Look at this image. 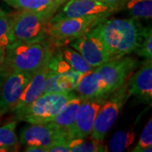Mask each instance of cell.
I'll list each match as a JSON object with an SVG mask.
<instances>
[{"label": "cell", "mask_w": 152, "mask_h": 152, "mask_svg": "<svg viewBox=\"0 0 152 152\" xmlns=\"http://www.w3.org/2000/svg\"><path fill=\"white\" fill-rule=\"evenodd\" d=\"M145 27L132 19H104L91 30L108 53L111 59L130 54L138 49Z\"/></svg>", "instance_id": "obj_1"}, {"label": "cell", "mask_w": 152, "mask_h": 152, "mask_svg": "<svg viewBox=\"0 0 152 152\" xmlns=\"http://www.w3.org/2000/svg\"><path fill=\"white\" fill-rule=\"evenodd\" d=\"M54 52L46 41L12 42L5 48L4 64L10 72L20 71L34 74L44 65Z\"/></svg>", "instance_id": "obj_2"}, {"label": "cell", "mask_w": 152, "mask_h": 152, "mask_svg": "<svg viewBox=\"0 0 152 152\" xmlns=\"http://www.w3.org/2000/svg\"><path fill=\"white\" fill-rule=\"evenodd\" d=\"M56 11L57 10H20L13 15L10 33V43L33 42L45 40L48 37L50 20Z\"/></svg>", "instance_id": "obj_3"}, {"label": "cell", "mask_w": 152, "mask_h": 152, "mask_svg": "<svg viewBox=\"0 0 152 152\" xmlns=\"http://www.w3.org/2000/svg\"><path fill=\"white\" fill-rule=\"evenodd\" d=\"M75 96L72 91L43 93L26 108L15 114V118L29 124L49 123L62 107Z\"/></svg>", "instance_id": "obj_4"}, {"label": "cell", "mask_w": 152, "mask_h": 152, "mask_svg": "<svg viewBox=\"0 0 152 152\" xmlns=\"http://www.w3.org/2000/svg\"><path fill=\"white\" fill-rule=\"evenodd\" d=\"M130 96L127 82L109 95L98 111L92 131L90 134L91 139L103 141Z\"/></svg>", "instance_id": "obj_5"}, {"label": "cell", "mask_w": 152, "mask_h": 152, "mask_svg": "<svg viewBox=\"0 0 152 152\" xmlns=\"http://www.w3.org/2000/svg\"><path fill=\"white\" fill-rule=\"evenodd\" d=\"M102 20L104 18L89 16L69 18L50 23L48 29V37L53 46L64 47L87 34Z\"/></svg>", "instance_id": "obj_6"}, {"label": "cell", "mask_w": 152, "mask_h": 152, "mask_svg": "<svg viewBox=\"0 0 152 152\" xmlns=\"http://www.w3.org/2000/svg\"><path fill=\"white\" fill-rule=\"evenodd\" d=\"M115 12H117L116 10L99 0H69L55 15H53L49 24L69 18L96 16L105 19Z\"/></svg>", "instance_id": "obj_7"}, {"label": "cell", "mask_w": 152, "mask_h": 152, "mask_svg": "<svg viewBox=\"0 0 152 152\" xmlns=\"http://www.w3.org/2000/svg\"><path fill=\"white\" fill-rule=\"evenodd\" d=\"M137 59L133 57H122L107 61L95 69L110 92H113L128 81L129 75L137 65Z\"/></svg>", "instance_id": "obj_8"}, {"label": "cell", "mask_w": 152, "mask_h": 152, "mask_svg": "<svg viewBox=\"0 0 152 152\" xmlns=\"http://www.w3.org/2000/svg\"><path fill=\"white\" fill-rule=\"evenodd\" d=\"M109 95L110 94L97 97L82 99L76 114L75 123L69 131V135L71 139H86L91 134L98 111L106 102Z\"/></svg>", "instance_id": "obj_9"}, {"label": "cell", "mask_w": 152, "mask_h": 152, "mask_svg": "<svg viewBox=\"0 0 152 152\" xmlns=\"http://www.w3.org/2000/svg\"><path fill=\"white\" fill-rule=\"evenodd\" d=\"M71 139L68 133L61 130L50 122L31 124L24 128L20 134V142L23 145H37L47 149L58 142Z\"/></svg>", "instance_id": "obj_10"}, {"label": "cell", "mask_w": 152, "mask_h": 152, "mask_svg": "<svg viewBox=\"0 0 152 152\" xmlns=\"http://www.w3.org/2000/svg\"><path fill=\"white\" fill-rule=\"evenodd\" d=\"M33 74L12 71L0 88V117L12 112Z\"/></svg>", "instance_id": "obj_11"}, {"label": "cell", "mask_w": 152, "mask_h": 152, "mask_svg": "<svg viewBox=\"0 0 152 152\" xmlns=\"http://www.w3.org/2000/svg\"><path fill=\"white\" fill-rule=\"evenodd\" d=\"M69 47L76 50L94 69L111 60L102 42L91 31L72 41Z\"/></svg>", "instance_id": "obj_12"}, {"label": "cell", "mask_w": 152, "mask_h": 152, "mask_svg": "<svg viewBox=\"0 0 152 152\" xmlns=\"http://www.w3.org/2000/svg\"><path fill=\"white\" fill-rule=\"evenodd\" d=\"M128 88L131 96H134L142 102L151 104L152 101V59H145L135 74L129 78Z\"/></svg>", "instance_id": "obj_13"}, {"label": "cell", "mask_w": 152, "mask_h": 152, "mask_svg": "<svg viewBox=\"0 0 152 152\" xmlns=\"http://www.w3.org/2000/svg\"><path fill=\"white\" fill-rule=\"evenodd\" d=\"M48 61L32 75L18 102L12 110L15 114L26 108L42 94H43L46 79L48 74Z\"/></svg>", "instance_id": "obj_14"}, {"label": "cell", "mask_w": 152, "mask_h": 152, "mask_svg": "<svg viewBox=\"0 0 152 152\" xmlns=\"http://www.w3.org/2000/svg\"><path fill=\"white\" fill-rule=\"evenodd\" d=\"M75 91L82 99L97 97L112 93L95 69L82 75Z\"/></svg>", "instance_id": "obj_15"}, {"label": "cell", "mask_w": 152, "mask_h": 152, "mask_svg": "<svg viewBox=\"0 0 152 152\" xmlns=\"http://www.w3.org/2000/svg\"><path fill=\"white\" fill-rule=\"evenodd\" d=\"M81 101L82 98L79 96H75L70 99L50 123L69 134V131L75 123L76 114Z\"/></svg>", "instance_id": "obj_16"}, {"label": "cell", "mask_w": 152, "mask_h": 152, "mask_svg": "<svg viewBox=\"0 0 152 152\" xmlns=\"http://www.w3.org/2000/svg\"><path fill=\"white\" fill-rule=\"evenodd\" d=\"M18 10L45 11L58 10L61 4L58 0H4Z\"/></svg>", "instance_id": "obj_17"}, {"label": "cell", "mask_w": 152, "mask_h": 152, "mask_svg": "<svg viewBox=\"0 0 152 152\" xmlns=\"http://www.w3.org/2000/svg\"><path fill=\"white\" fill-rule=\"evenodd\" d=\"M17 122L15 120L4 124L0 127V149L4 152L17 151L19 148V141L15 129Z\"/></svg>", "instance_id": "obj_18"}, {"label": "cell", "mask_w": 152, "mask_h": 152, "mask_svg": "<svg viewBox=\"0 0 152 152\" xmlns=\"http://www.w3.org/2000/svg\"><path fill=\"white\" fill-rule=\"evenodd\" d=\"M60 52L63 58L69 64V65L77 73L80 75H85L94 69L88 64V63L81 55L71 47L64 48Z\"/></svg>", "instance_id": "obj_19"}, {"label": "cell", "mask_w": 152, "mask_h": 152, "mask_svg": "<svg viewBox=\"0 0 152 152\" xmlns=\"http://www.w3.org/2000/svg\"><path fill=\"white\" fill-rule=\"evenodd\" d=\"M135 134L133 130H119L116 132L110 140L107 145V151L113 152L124 151L134 143Z\"/></svg>", "instance_id": "obj_20"}, {"label": "cell", "mask_w": 152, "mask_h": 152, "mask_svg": "<svg viewBox=\"0 0 152 152\" xmlns=\"http://www.w3.org/2000/svg\"><path fill=\"white\" fill-rule=\"evenodd\" d=\"M125 5L132 18L135 20L151 19L152 0H128Z\"/></svg>", "instance_id": "obj_21"}, {"label": "cell", "mask_w": 152, "mask_h": 152, "mask_svg": "<svg viewBox=\"0 0 152 152\" xmlns=\"http://www.w3.org/2000/svg\"><path fill=\"white\" fill-rule=\"evenodd\" d=\"M87 141L85 139L75 138L69 141L70 152H104L107 151V149L102 141L93 140Z\"/></svg>", "instance_id": "obj_22"}, {"label": "cell", "mask_w": 152, "mask_h": 152, "mask_svg": "<svg viewBox=\"0 0 152 152\" xmlns=\"http://www.w3.org/2000/svg\"><path fill=\"white\" fill-rule=\"evenodd\" d=\"M135 52L139 56L145 59H152L151 27H145L140 44Z\"/></svg>", "instance_id": "obj_23"}, {"label": "cell", "mask_w": 152, "mask_h": 152, "mask_svg": "<svg viewBox=\"0 0 152 152\" xmlns=\"http://www.w3.org/2000/svg\"><path fill=\"white\" fill-rule=\"evenodd\" d=\"M13 15L7 13L0 15V48L5 49L10 43V33L11 22Z\"/></svg>", "instance_id": "obj_24"}, {"label": "cell", "mask_w": 152, "mask_h": 152, "mask_svg": "<svg viewBox=\"0 0 152 152\" xmlns=\"http://www.w3.org/2000/svg\"><path fill=\"white\" fill-rule=\"evenodd\" d=\"M152 145V120L151 118L149 119L146 125L145 126L142 131L140 138L138 141V144L134 148L132 151L142 152L143 149Z\"/></svg>", "instance_id": "obj_25"}, {"label": "cell", "mask_w": 152, "mask_h": 152, "mask_svg": "<svg viewBox=\"0 0 152 152\" xmlns=\"http://www.w3.org/2000/svg\"><path fill=\"white\" fill-rule=\"evenodd\" d=\"M71 139L58 142L48 148V152H70L69 141Z\"/></svg>", "instance_id": "obj_26"}, {"label": "cell", "mask_w": 152, "mask_h": 152, "mask_svg": "<svg viewBox=\"0 0 152 152\" xmlns=\"http://www.w3.org/2000/svg\"><path fill=\"white\" fill-rule=\"evenodd\" d=\"M4 58H5V49L0 48V88L4 81L5 80L6 77L10 73L6 69L4 64Z\"/></svg>", "instance_id": "obj_27"}, {"label": "cell", "mask_w": 152, "mask_h": 152, "mask_svg": "<svg viewBox=\"0 0 152 152\" xmlns=\"http://www.w3.org/2000/svg\"><path fill=\"white\" fill-rule=\"evenodd\" d=\"M102 3H103L107 5L110 6L111 8H113L117 11L120 10L121 9H123L126 3L128 2V0H99Z\"/></svg>", "instance_id": "obj_28"}, {"label": "cell", "mask_w": 152, "mask_h": 152, "mask_svg": "<svg viewBox=\"0 0 152 152\" xmlns=\"http://www.w3.org/2000/svg\"><path fill=\"white\" fill-rule=\"evenodd\" d=\"M25 151L28 152H47V149L37 145H27Z\"/></svg>", "instance_id": "obj_29"}, {"label": "cell", "mask_w": 152, "mask_h": 152, "mask_svg": "<svg viewBox=\"0 0 152 152\" xmlns=\"http://www.w3.org/2000/svg\"><path fill=\"white\" fill-rule=\"evenodd\" d=\"M4 14H5V12L3 10L1 9V7H0V15H4Z\"/></svg>", "instance_id": "obj_30"}, {"label": "cell", "mask_w": 152, "mask_h": 152, "mask_svg": "<svg viewBox=\"0 0 152 152\" xmlns=\"http://www.w3.org/2000/svg\"><path fill=\"white\" fill-rule=\"evenodd\" d=\"M0 152H4V150H2V149H0Z\"/></svg>", "instance_id": "obj_31"}]
</instances>
